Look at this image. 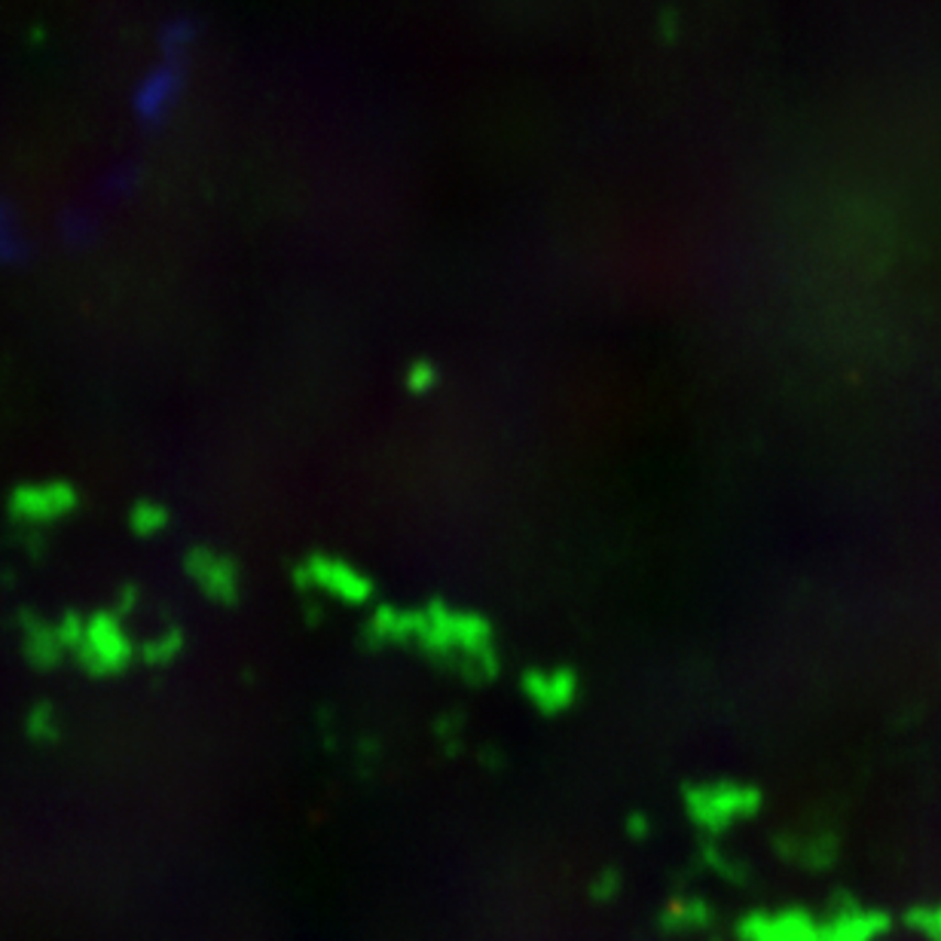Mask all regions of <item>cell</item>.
Masks as SVG:
<instances>
[{"label":"cell","instance_id":"1","mask_svg":"<svg viewBox=\"0 0 941 941\" xmlns=\"http://www.w3.org/2000/svg\"><path fill=\"white\" fill-rule=\"evenodd\" d=\"M70 664L89 679H117L138 664V642L129 630V617L117 609H96L80 617Z\"/></svg>","mask_w":941,"mask_h":941},{"label":"cell","instance_id":"2","mask_svg":"<svg viewBox=\"0 0 941 941\" xmlns=\"http://www.w3.org/2000/svg\"><path fill=\"white\" fill-rule=\"evenodd\" d=\"M80 505L83 495L70 480H28L7 495V517L34 541L41 533L74 517Z\"/></svg>","mask_w":941,"mask_h":941},{"label":"cell","instance_id":"3","mask_svg":"<svg viewBox=\"0 0 941 941\" xmlns=\"http://www.w3.org/2000/svg\"><path fill=\"white\" fill-rule=\"evenodd\" d=\"M762 807V795L740 783H700L685 789V810L707 838H719L743 819H752Z\"/></svg>","mask_w":941,"mask_h":941},{"label":"cell","instance_id":"4","mask_svg":"<svg viewBox=\"0 0 941 941\" xmlns=\"http://www.w3.org/2000/svg\"><path fill=\"white\" fill-rule=\"evenodd\" d=\"M184 575L196 587L203 600L215 602L220 609H230L242 600V569L211 545H193L184 550Z\"/></svg>","mask_w":941,"mask_h":941},{"label":"cell","instance_id":"5","mask_svg":"<svg viewBox=\"0 0 941 941\" xmlns=\"http://www.w3.org/2000/svg\"><path fill=\"white\" fill-rule=\"evenodd\" d=\"M734 932L740 941H825L822 917L801 905H789L777 911L755 908L749 915L740 917Z\"/></svg>","mask_w":941,"mask_h":941},{"label":"cell","instance_id":"6","mask_svg":"<svg viewBox=\"0 0 941 941\" xmlns=\"http://www.w3.org/2000/svg\"><path fill=\"white\" fill-rule=\"evenodd\" d=\"M15 636L25 664L37 672H53L70 660L58 617H50L37 609H22L15 617Z\"/></svg>","mask_w":941,"mask_h":941},{"label":"cell","instance_id":"7","mask_svg":"<svg viewBox=\"0 0 941 941\" xmlns=\"http://www.w3.org/2000/svg\"><path fill=\"white\" fill-rule=\"evenodd\" d=\"M825 941H880L893 927V917L880 908H865L862 901L841 893L829 915L822 917Z\"/></svg>","mask_w":941,"mask_h":941},{"label":"cell","instance_id":"8","mask_svg":"<svg viewBox=\"0 0 941 941\" xmlns=\"http://www.w3.org/2000/svg\"><path fill=\"white\" fill-rule=\"evenodd\" d=\"M184 652H187V630L180 624H165L153 636L138 642V664L151 669L175 667Z\"/></svg>","mask_w":941,"mask_h":941},{"label":"cell","instance_id":"9","mask_svg":"<svg viewBox=\"0 0 941 941\" xmlns=\"http://www.w3.org/2000/svg\"><path fill=\"white\" fill-rule=\"evenodd\" d=\"M712 905L703 901L700 896H676L667 901V908L660 911V927L667 932H700V929L712 927Z\"/></svg>","mask_w":941,"mask_h":941},{"label":"cell","instance_id":"10","mask_svg":"<svg viewBox=\"0 0 941 941\" xmlns=\"http://www.w3.org/2000/svg\"><path fill=\"white\" fill-rule=\"evenodd\" d=\"M125 526H129V533L135 535L138 541H153V538H160L172 526V511L160 499H135L132 507H129Z\"/></svg>","mask_w":941,"mask_h":941},{"label":"cell","instance_id":"11","mask_svg":"<svg viewBox=\"0 0 941 941\" xmlns=\"http://www.w3.org/2000/svg\"><path fill=\"white\" fill-rule=\"evenodd\" d=\"M901 923L923 941H941V901H917L901 915Z\"/></svg>","mask_w":941,"mask_h":941},{"label":"cell","instance_id":"12","mask_svg":"<svg viewBox=\"0 0 941 941\" xmlns=\"http://www.w3.org/2000/svg\"><path fill=\"white\" fill-rule=\"evenodd\" d=\"M621 884H624V877H621V872L617 868H602V872H597V877H593V884H590V896L597 901H612L617 893H621Z\"/></svg>","mask_w":941,"mask_h":941},{"label":"cell","instance_id":"13","mask_svg":"<svg viewBox=\"0 0 941 941\" xmlns=\"http://www.w3.org/2000/svg\"><path fill=\"white\" fill-rule=\"evenodd\" d=\"M13 251H15L13 230H10V220H7V215L0 211V260L13 258Z\"/></svg>","mask_w":941,"mask_h":941}]
</instances>
